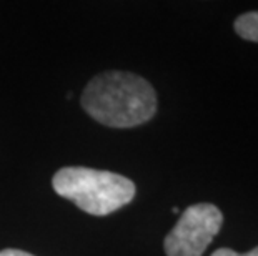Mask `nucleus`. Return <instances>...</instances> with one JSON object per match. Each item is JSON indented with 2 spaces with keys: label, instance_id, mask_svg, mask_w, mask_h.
Listing matches in <instances>:
<instances>
[{
  "label": "nucleus",
  "instance_id": "nucleus-4",
  "mask_svg": "<svg viewBox=\"0 0 258 256\" xmlns=\"http://www.w3.org/2000/svg\"><path fill=\"white\" fill-rule=\"evenodd\" d=\"M235 32L243 40L258 43V12H246L235 20Z\"/></svg>",
  "mask_w": 258,
  "mask_h": 256
},
{
  "label": "nucleus",
  "instance_id": "nucleus-1",
  "mask_svg": "<svg viewBox=\"0 0 258 256\" xmlns=\"http://www.w3.org/2000/svg\"><path fill=\"white\" fill-rule=\"evenodd\" d=\"M82 107L105 127L132 128L155 115L157 94L145 78L135 73L105 72L85 87Z\"/></svg>",
  "mask_w": 258,
  "mask_h": 256
},
{
  "label": "nucleus",
  "instance_id": "nucleus-2",
  "mask_svg": "<svg viewBox=\"0 0 258 256\" xmlns=\"http://www.w3.org/2000/svg\"><path fill=\"white\" fill-rule=\"evenodd\" d=\"M52 185L60 197L95 216H105L120 210L135 198L137 192L128 178L85 166L62 168L55 173Z\"/></svg>",
  "mask_w": 258,
  "mask_h": 256
},
{
  "label": "nucleus",
  "instance_id": "nucleus-5",
  "mask_svg": "<svg viewBox=\"0 0 258 256\" xmlns=\"http://www.w3.org/2000/svg\"><path fill=\"white\" fill-rule=\"evenodd\" d=\"M212 256H258V246H255L248 253H237V251H233V249H230V248H220V249H217V251L213 253Z\"/></svg>",
  "mask_w": 258,
  "mask_h": 256
},
{
  "label": "nucleus",
  "instance_id": "nucleus-6",
  "mask_svg": "<svg viewBox=\"0 0 258 256\" xmlns=\"http://www.w3.org/2000/svg\"><path fill=\"white\" fill-rule=\"evenodd\" d=\"M0 256H34V254H30V253H27V251H22V249L9 248V249H4V251H0Z\"/></svg>",
  "mask_w": 258,
  "mask_h": 256
},
{
  "label": "nucleus",
  "instance_id": "nucleus-3",
  "mask_svg": "<svg viewBox=\"0 0 258 256\" xmlns=\"http://www.w3.org/2000/svg\"><path fill=\"white\" fill-rule=\"evenodd\" d=\"M223 225L222 211L212 203L188 206L163 243L167 256H202Z\"/></svg>",
  "mask_w": 258,
  "mask_h": 256
}]
</instances>
